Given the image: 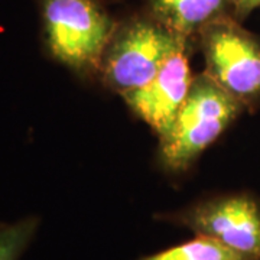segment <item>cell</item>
<instances>
[{
  "label": "cell",
  "mask_w": 260,
  "mask_h": 260,
  "mask_svg": "<svg viewBox=\"0 0 260 260\" xmlns=\"http://www.w3.org/2000/svg\"><path fill=\"white\" fill-rule=\"evenodd\" d=\"M205 74L246 107L260 99V42L234 16L210 23L197 37Z\"/></svg>",
  "instance_id": "cell-4"
},
{
  "label": "cell",
  "mask_w": 260,
  "mask_h": 260,
  "mask_svg": "<svg viewBox=\"0 0 260 260\" xmlns=\"http://www.w3.org/2000/svg\"><path fill=\"white\" fill-rule=\"evenodd\" d=\"M47 54L74 73L100 70L119 23L100 0H38Z\"/></svg>",
  "instance_id": "cell-1"
},
{
  "label": "cell",
  "mask_w": 260,
  "mask_h": 260,
  "mask_svg": "<svg viewBox=\"0 0 260 260\" xmlns=\"http://www.w3.org/2000/svg\"><path fill=\"white\" fill-rule=\"evenodd\" d=\"M257 8H260V0H244L242 5L237 8V10L234 12V18L237 20H242Z\"/></svg>",
  "instance_id": "cell-10"
},
{
  "label": "cell",
  "mask_w": 260,
  "mask_h": 260,
  "mask_svg": "<svg viewBox=\"0 0 260 260\" xmlns=\"http://www.w3.org/2000/svg\"><path fill=\"white\" fill-rule=\"evenodd\" d=\"M243 2H244V0H232V5H233V16H234V12L237 10V8H239V6L242 5Z\"/></svg>",
  "instance_id": "cell-11"
},
{
  "label": "cell",
  "mask_w": 260,
  "mask_h": 260,
  "mask_svg": "<svg viewBox=\"0 0 260 260\" xmlns=\"http://www.w3.org/2000/svg\"><path fill=\"white\" fill-rule=\"evenodd\" d=\"M186 52L188 49L178 51L146 85L121 95L130 109L146 121L160 139L172 127L195 78Z\"/></svg>",
  "instance_id": "cell-6"
},
{
  "label": "cell",
  "mask_w": 260,
  "mask_h": 260,
  "mask_svg": "<svg viewBox=\"0 0 260 260\" xmlns=\"http://www.w3.org/2000/svg\"><path fill=\"white\" fill-rule=\"evenodd\" d=\"M189 42L149 15L129 19L117 26L104 52L100 65L103 80L120 95L138 90L158 74L174 54L188 49Z\"/></svg>",
  "instance_id": "cell-3"
},
{
  "label": "cell",
  "mask_w": 260,
  "mask_h": 260,
  "mask_svg": "<svg viewBox=\"0 0 260 260\" xmlns=\"http://www.w3.org/2000/svg\"><path fill=\"white\" fill-rule=\"evenodd\" d=\"M148 15L189 41L218 19L233 16L232 0H146Z\"/></svg>",
  "instance_id": "cell-7"
},
{
  "label": "cell",
  "mask_w": 260,
  "mask_h": 260,
  "mask_svg": "<svg viewBox=\"0 0 260 260\" xmlns=\"http://www.w3.org/2000/svg\"><path fill=\"white\" fill-rule=\"evenodd\" d=\"M139 260H249L211 237L197 234L189 242L149 254Z\"/></svg>",
  "instance_id": "cell-8"
},
{
  "label": "cell",
  "mask_w": 260,
  "mask_h": 260,
  "mask_svg": "<svg viewBox=\"0 0 260 260\" xmlns=\"http://www.w3.org/2000/svg\"><path fill=\"white\" fill-rule=\"evenodd\" d=\"M169 218L195 234L223 243L249 260H260V204L251 195L210 198Z\"/></svg>",
  "instance_id": "cell-5"
},
{
  "label": "cell",
  "mask_w": 260,
  "mask_h": 260,
  "mask_svg": "<svg viewBox=\"0 0 260 260\" xmlns=\"http://www.w3.org/2000/svg\"><path fill=\"white\" fill-rule=\"evenodd\" d=\"M244 109L205 74L195 75L189 94L171 130L160 139V159L167 169L182 172L218 139Z\"/></svg>",
  "instance_id": "cell-2"
},
{
  "label": "cell",
  "mask_w": 260,
  "mask_h": 260,
  "mask_svg": "<svg viewBox=\"0 0 260 260\" xmlns=\"http://www.w3.org/2000/svg\"><path fill=\"white\" fill-rule=\"evenodd\" d=\"M39 218L22 217L16 221H0V260H20L37 236Z\"/></svg>",
  "instance_id": "cell-9"
}]
</instances>
